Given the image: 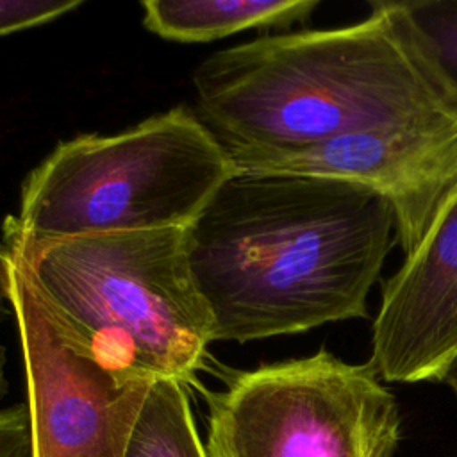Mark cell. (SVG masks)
Listing matches in <instances>:
<instances>
[{"label": "cell", "mask_w": 457, "mask_h": 457, "mask_svg": "<svg viewBox=\"0 0 457 457\" xmlns=\"http://www.w3.org/2000/svg\"><path fill=\"white\" fill-rule=\"evenodd\" d=\"M232 161L195 111L177 105L118 134L61 141L25 177L4 239L189 228Z\"/></svg>", "instance_id": "4"}, {"label": "cell", "mask_w": 457, "mask_h": 457, "mask_svg": "<svg viewBox=\"0 0 457 457\" xmlns=\"http://www.w3.org/2000/svg\"><path fill=\"white\" fill-rule=\"evenodd\" d=\"M12 314L11 303V261L4 246H0V325ZM9 393L7 378V348L0 343V398Z\"/></svg>", "instance_id": "14"}, {"label": "cell", "mask_w": 457, "mask_h": 457, "mask_svg": "<svg viewBox=\"0 0 457 457\" xmlns=\"http://www.w3.org/2000/svg\"><path fill=\"white\" fill-rule=\"evenodd\" d=\"M207 457H393L400 412L370 362L327 348L230 373L204 391Z\"/></svg>", "instance_id": "5"}, {"label": "cell", "mask_w": 457, "mask_h": 457, "mask_svg": "<svg viewBox=\"0 0 457 457\" xmlns=\"http://www.w3.org/2000/svg\"><path fill=\"white\" fill-rule=\"evenodd\" d=\"M439 68L457 89V0L403 2Z\"/></svg>", "instance_id": "11"}, {"label": "cell", "mask_w": 457, "mask_h": 457, "mask_svg": "<svg viewBox=\"0 0 457 457\" xmlns=\"http://www.w3.org/2000/svg\"><path fill=\"white\" fill-rule=\"evenodd\" d=\"M386 382H441L457 362V195L384 280L368 361Z\"/></svg>", "instance_id": "8"}, {"label": "cell", "mask_w": 457, "mask_h": 457, "mask_svg": "<svg viewBox=\"0 0 457 457\" xmlns=\"http://www.w3.org/2000/svg\"><path fill=\"white\" fill-rule=\"evenodd\" d=\"M0 457H30L27 403L0 409Z\"/></svg>", "instance_id": "13"}, {"label": "cell", "mask_w": 457, "mask_h": 457, "mask_svg": "<svg viewBox=\"0 0 457 457\" xmlns=\"http://www.w3.org/2000/svg\"><path fill=\"white\" fill-rule=\"evenodd\" d=\"M446 382H448V386L452 387V391H453V395L457 396V362H455V366H453V370H452V373L448 375V378H446Z\"/></svg>", "instance_id": "15"}, {"label": "cell", "mask_w": 457, "mask_h": 457, "mask_svg": "<svg viewBox=\"0 0 457 457\" xmlns=\"http://www.w3.org/2000/svg\"><path fill=\"white\" fill-rule=\"evenodd\" d=\"M80 5V0H0V37L50 23Z\"/></svg>", "instance_id": "12"}, {"label": "cell", "mask_w": 457, "mask_h": 457, "mask_svg": "<svg viewBox=\"0 0 457 457\" xmlns=\"http://www.w3.org/2000/svg\"><path fill=\"white\" fill-rule=\"evenodd\" d=\"M186 234L212 341L243 345L368 320L396 223L361 186L234 173Z\"/></svg>", "instance_id": "1"}, {"label": "cell", "mask_w": 457, "mask_h": 457, "mask_svg": "<svg viewBox=\"0 0 457 457\" xmlns=\"http://www.w3.org/2000/svg\"><path fill=\"white\" fill-rule=\"evenodd\" d=\"M125 457H207L182 382L152 384Z\"/></svg>", "instance_id": "10"}, {"label": "cell", "mask_w": 457, "mask_h": 457, "mask_svg": "<svg viewBox=\"0 0 457 457\" xmlns=\"http://www.w3.org/2000/svg\"><path fill=\"white\" fill-rule=\"evenodd\" d=\"M196 116L227 154L391 127L457 123V89L403 2L355 23L255 37L193 71Z\"/></svg>", "instance_id": "2"}, {"label": "cell", "mask_w": 457, "mask_h": 457, "mask_svg": "<svg viewBox=\"0 0 457 457\" xmlns=\"http://www.w3.org/2000/svg\"><path fill=\"white\" fill-rule=\"evenodd\" d=\"M148 32L179 43H205L250 29L305 23L320 0H145Z\"/></svg>", "instance_id": "9"}, {"label": "cell", "mask_w": 457, "mask_h": 457, "mask_svg": "<svg viewBox=\"0 0 457 457\" xmlns=\"http://www.w3.org/2000/svg\"><path fill=\"white\" fill-rule=\"evenodd\" d=\"M186 230L2 243L54 316L105 366L186 386L196 384L214 343L212 316L191 273Z\"/></svg>", "instance_id": "3"}, {"label": "cell", "mask_w": 457, "mask_h": 457, "mask_svg": "<svg viewBox=\"0 0 457 457\" xmlns=\"http://www.w3.org/2000/svg\"><path fill=\"white\" fill-rule=\"evenodd\" d=\"M228 157L234 173L325 179L371 189L393 209L403 257L421 246L457 195V123L361 130Z\"/></svg>", "instance_id": "7"}, {"label": "cell", "mask_w": 457, "mask_h": 457, "mask_svg": "<svg viewBox=\"0 0 457 457\" xmlns=\"http://www.w3.org/2000/svg\"><path fill=\"white\" fill-rule=\"evenodd\" d=\"M9 261L27 378L30 457H125L155 380L105 366L54 316L11 255Z\"/></svg>", "instance_id": "6"}]
</instances>
